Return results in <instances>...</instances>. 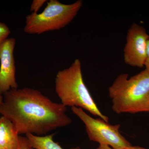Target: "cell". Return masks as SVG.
<instances>
[{
	"label": "cell",
	"instance_id": "cell-2",
	"mask_svg": "<svg viewBox=\"0 0 149 149\" xmlns=\"http://www.w3.org/2000/svg\"><path fill=\"white\" fill-rule=\"evenodd\" d=\"M119 74L109 88L112 109L116 113L149 111V72L145 69L129 78Z\"/></svg>",
	"mask_w": 149,
	"mask_h": 149
},
{
	"label": "cell",
	"instance_id": "cell-4",
	"mask_svg": "<svg viewBox=\"0 0 149 149\" xmlns=\"http://www.w3.org/2000/svg\"><path fill=\"white\" fill-rule=\"evenodd\" d=\"M83 4L82 0L70 4L50 0L41 13H32L26 17L24 32L31 35H40L62 29L74 19Z\"/></svg>",
	"mask_w": 149,
	"mask_h": 149
},
{
	"label": "cell",
	"instance_id": "cell-8",
	"mask_svg": "<svg viewBox=\"0 0 149 149\" xmlns=\"http://www.w3.org/2000/svg\"><path fill=\"white\" fill-rule=\"evenodd\" d=\"M19 134L13 123L6 118H0V148L17 149Z\"/></svg>",
	"mask_w": 149,
	"mask_h": 149
},
{
	"label": "cell",
	"instance_id": "cell-15",
	"mask_svg": "<svg viewBox=\"0 0 149 149\" xmlns=\"http://www.w3.org/2000/svg\"><path fill=\"white\" fill-rule=\"evenodd\" d=\"M127 149H148L145 148H144L139 146H131L128 148Z\"/></svg>",
	"mask_w": 149,
	"mask_h": 149
},
{
	"label": "cell",
	"instance_id": "cell-9",
	"mask_svg": "<svg viewBox=\"0 0 149 149\" xmlns=\"http://www.w3.org/2000/svg\"><path fill=\"white\" fill-rule=\"evenodd\" d=\"M54 134L45 136H37L27 134L26 137L29 140L32 148L35 149H64L53 140ZM71 149H80L79 147Z\"/></svg>",
	"mask_w": 149,
	"mask_h": 149
},
{
	"label": "cell",
	"instance_id": "cell-11",
	"mask_svg": "<svg viewBox=\"0 0 149 149\" xmlns=\"http://www.w3.org/2000/svg\"><path fill=\"white\" fill-rule=\"evenodd\" d=\"M17 149H34L26 137L19 136Z\"/></svg>",
	"mask_w": 149,
	"mask_h": 149
},
{
	"label": "cell",
	"instance_id": "cell-7",
	"mask_svg": "<svg viewBox=\"0 0 149 149\" xmlns=\"http://www.w3.org/2000/svg\"><path fill=\"white\" fill-rule=\"evenodd\" d=\"M16 40L7 38L0 44V95L12 89H17L14 51Z\"/></svg>",
	"mask_w": 149,
	"mask_h": 149
},
{
	"label": "cell",
	"instance_id": "cell-10",
	"mask_svg": "<svg viewBox=\"0 0 149 149\" xmlns=\"http://www.w3.org/2000/svg\"><path fill=\"white\" fill-rule=\"evenodd\" d=\"M10 33V29L5 23L0 22V44L8 38Z\"/></svg>",
	"mask_w": 149,
	"mask_h": 149
},
{
	"label": "cell",
	"instance_id": "cell-3",
	"mask_svg": "<svg viewBox=\"0 0 149 149\" xmlns=\"http://www.w3.org/2000/svg\"><path fill=\"white\" fill-rule=\"evenodd\" d=\"M55 83L56 93L65 106L84 109L108 122L109 117L99 109L84 83L80 60L76 59L69 67L59 71Z\"/></svg>",
	"mask_w": 149,
	"mask_h": 149
},
{
	"label": "cell",
	"instance_id": "cell-18",
	"mask_svg": "<svg viewBox=\"0 0 149 149\" xmlns=\"http://www.w3.org/2000/svg\"></svg>",
	"mask_w": 149,
	"mask_h": 149
},
{
	"label": "cell",
	"instance_id": "cell-6",
	"mask_svg": "<svg viewBox=\"0 0 149 149\" xmlns=\"http://www.w3.org/2000/svg\"><path fill=\"white\" fill-rule=\"evenodd\" d=\"M149 38V35L143 26L136 23L130 26L123 49V58L126 64L139 68L143 67Z\"/></svg>",
	"mask_w": 149,
	"mask_h": 149
},
{
	"label": "cell",
	"instance_id": "cell-14",
	"mask_svg": "<svg viewBox=\"0 0 149 149\" xmlns=\"http://www.w3.org/2000/svg\"><path fill=\"white\" fill-rule=\"evenodd\" d=\"M97 149H113L111 147L105 145H100Z\"/></svg>",
	"mask_w": 149,
	"mask_h": 149
},
{
	"label": "cell",
	"instance_id": "cell-12",
	"mask_svg": "<svg viewBox=\"0 0 149 149\" xmlns=\"http://www.w3.org/2000/svg\"><path fill=\"white\" fill-rule=\"evenodd\" d=\"M47 2V1L46 0H34L30 7V11L32 13H37L38 10Z\"/></svg>",
	"mask_w": 149,
	"mask_h": 149
},
{
	"label": "cell",
	"instance_id": "cell-13",
	"mask_svg": "<svg viewBox=\"0 0 149 149\" xmlns=\"http://www.w3.org/2000/svg\"><path fill=\"white\" fill-rule=\"evenodd\" d=\"M144 66L146 67L145 69L149 72V38L147 43L146 55Z\"/></svg>",
	"mask_w": 149,
	"mask_h": 149
},
{
	"label": "cell",
	"instance_id": "cell-17",
	"mask_svg": "<svg viewBox=\"0 0 149 149\" xmlns=\"http://www.w3.org/2000/svg\"><path fill=\"white\" fill-rule=\"evenodd\" d=\"M0 149H1V148H0Z\"/></svg>",
	"mask_w": 149,
	"mask_h": 149
},
{
	"label": "cell",
	"instance_id": "cell-5",
	"mask_svg": "<svg viewBox=\"0 0 149 149\" xmlns=\"http://www.w3.org/2000/svg\"><path fill=\"white\" fill-rule=\"evenodd\" d=\"M71 110L85 124L91 141L107 145L113 149H127L132 146L120 133V124L111 125L101 118H93L77 107H72Z\"/></svg>",
	"mask_w": 149,
	"mask_h": 149
},
{
	"label": "cell",
	"instance_id": "cell-16",
	"mask_svg": "<svg viewBox=\"0 0 149 149\" xmlns=\"http://www.w3.org/2000/svg\"><path fill=\"white\" fill-rule=\"evenodd\" d=\"M3 100V95H0V104H1V103L2 102Z\"/></svg>",
	"mask_w": 149,
	"mask_h": 149
},
{
	"label": "cell",
	"instance_id": "cell-1",
	"mask_svg": "<svg viewBox=\"0 0 149 149\" xmlns=\"http://www.w3.org/2000/svg\"><path fill=\"white\" fill-rule=\"evenodd\" d=\"M0 114L13 123L17 133L41 136L72 123L66 107L52 101L40 91L24 88L3 95Z\"/></svg>",
	"mask_w": 149,
	"mask_h": 149
}]
</instances>
